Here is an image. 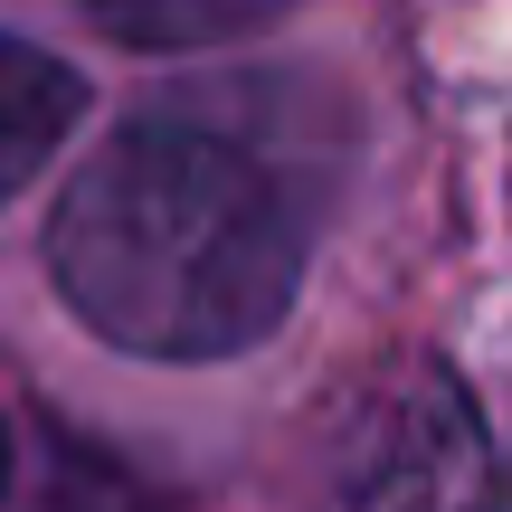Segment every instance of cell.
Instances as JSON below:
<instances>
[{
    "instance_id": "obj_2",
    "label": "cell",
    "mask_w": 512,
    "mask_h": 512,
    "mask_svg": "<svg viewBox=\"0 0 512 512\" xmlns=\"http://www.w3.org/2000/svg\"><path fill=\"white\" fill-rule=\"evenodd\" d=\"M313 512H512L475 399L437 361H399L342 408Z\"/></svg>"
},
{
    "instance_id": "obj_3",
    "label": "cell",
    "mask_w": 512,
    "mask_h": 512,
    "mask_svg": "<svg viewBox=\"0 0 512 512\" xmlns=\"http://www.w3.org/2000/svg\"><path fill=\"white\" fill-rule=\"evenodd\" d=\"M76 114H86V86H76L48 48L0 29V200L76 133Z\"/></svg>"
},
{
    "instance_id": "obj_1",
    "label": "cell",
    "mask_w": 512,
    "mask_h": 512,
    "mask_svg": "<svg viewBox=\"0 0 512 512\" xmlns=\"http://www.w3.org/2000/svg\"><path fill=\"white\" fill-rule=\"evenodd\" d=\"M48 275L143 361H228L266 342L304 275V200L238 133L133 114L86 152L48 219Z\"/></svg>"
},
{
    "instance_id": "obj_5",
    "label": "cell",
    "mask_w": 512,
    "mask_h": 512,
    "mask_svg": "<svg viewBox=\"0 0 512 512\" xmlns=\"http://www.w3.org/2000/svg\"><path fill=\"white\" fill-rule=\"evenodd\" d=\"M0 494H10V427H0Z\"/></svg>"
},
{
    "instance_id": "obj_4",
    "label": "cell",
    "mask_w": 512,
    "mask_h": 512,
    "mask_svg": "<svg viewBox=\"0 0 512 512\" xmlns=\"http://www.w3.org/2000/svg\"><path fill=\"white\" fill-rule=\"evenodd\" d=\"M76 10L105 38H124V48H219V38L285 19L294 0H76Z\"/></svg>"
}]
</instances>
